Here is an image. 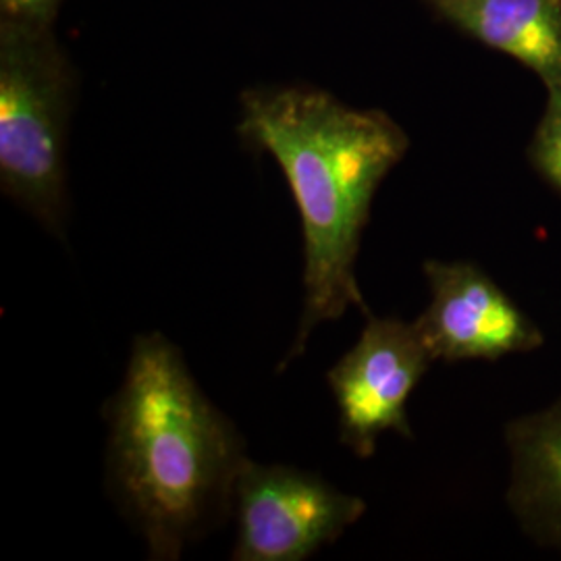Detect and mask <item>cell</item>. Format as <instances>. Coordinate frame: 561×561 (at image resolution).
Here are the masks:
<instances>
[{"label": "cell", "instance_id": "cell-8", "mask_svg": "<svg viewBox=\"0 0 561 561\" xmlns=\"http://www.w3.org/2000/svg\"><path fill=\"white\" fill-rule=\"evenodd\" d=\"M470 38L518 60L545 88L561 83L560 0H424Z\"/></svg>", "mask_w": 561, "mask_h": 561}, {"label": "cell", "instance_id": "cell-6", "mask_svg": "<svg viewBox=\"0 0 561 561\" xmlns=\"http://www.w3.org/2000/svg\"><path fill=\"white\" fill-rule=\"evenodd\" d=\"M431 304L414 321L433 360L495 362L530 354L545 333L497 280L468 261H426Z\"/></svg>", "mask_w": 561, "mask_h": 561}, {"label": "cell", "instance_id": "cell-5", "mask_svg": "<svg viewBox=\"0 0 561 561\" xmlns=\"http://www.w3.org/2000/svg\"><path fill=\"white\" fill-rule=\"evenodd\" d=\"M433 362L414 322L368 317L360 340L327 373L340 412V442L354 456H375L389 431L414 437L405 408Z\"/></svg>", "mask_w": 561, "mask_h": 561}, {"label": "cell", "instance_id": "cell-9", "mask_svg": "<svg viewBox=\"0 0 561 561\" xmlns=\"http://www.w3.org/2000/svg\"><path fill=\"white\" fill-rule=\"evenodd\" d=\"M528 159L542 180L561 192V83L547 88V104L528 146Z\"/></svg>", "mask_w": 561, "mask_h": 561}, {"label": "cell", "instance_id": "cell-1", "mask_svg": "<svg viewBox=\"0 0 561 561\" xmlns=\"http://www.w3.org/2000/svg\"><path fill=\"white\" fill-rule=\"evenodd\" d=\"M240 134L277 161L300 210L304 310L283 370L304 354L317 324L337 321L352 306L370 317L356 279L362 233L410 138L382 111L354 108L304 85L243 92Z\"/></svg>", "mask_w": 561, "mask_h": 561}, {"label": "cell", "instance_id": "cell-10", "mask_svg": "<svg viewBox=\"0 0 561 561\" xmlns=\"http://www.w3.org/2000/svg\"><path fill=\"white\" fill-rule=\"evenodd\" d=\"M62 0H0V23L50 32Z\"/></svg>", "mask_w": 561, "mask_h": 561}, {"label": "cell", "instance_id": "cell-4", "mask_svg": "<svg viewBox=\"0 0 561 561\" xmlns=\"http://www.w3.org/2000/svg\"><path fill=\"white\" fill-rule=\"evenodd\" d=\"M233 512L238 542L231 560L304 561L360 520L366 502L314 472L248 458L236 482Z\"/></svg>", "mask_w": 561, "mask_h": 561}, {"label": "cell", "instance_id": "cell-11", "mask_svg": "<svg viewBox=\"0 0 561 561\" xmlns=\"http://www.w3.org/2000/svg\"><path fill=\"white\" fill-rule=\"evenodd\" d=\"M560 4H561V0H560Z\"/></svg>", "mask_w": 561, "mask_h": 561}, {"label": "cell", "instance_id": "cell-7", "mask_svg": "<svg viewBox=\"0 0 561 561\" xmlns=\"http://www.w3.org/2000/svg\"><path fill=\"white\" fill-rule=\"evenodd\" d=\"M505 445L507 510L530 541L561 553V396L507 422Z\"/></svg>", "mask_w": 561, "mask_h": 561}, {"label": "cell", "instance_id": "cell-3", "mask_svg": "<svg viewBox=\"0 0 561 561\" xmlns=\"http://www.w3.org/2000/svg\"><path fill=\"white\" fill-rule=\"evenodd\" d=\"M73 71L50 32L0 23V187L62 238Z\"/></svg>", "mask_w": 561, "mask_h": 561}, {"label": "cell", "instance_id": "cell-2", "mask_svg": "<svg viewBox=\"0 0 561 561\" xmlns=\"http://www.w3.org/2000/svg\"><path fill=\"white\" fill-rule=\"evenodd\" d=\"M104 416L111 493L152 560H178L187 542L231 516L248 460L243 439L164 335L136 337Z\"/></svg>", "mask_w": 561, "mask_h": 561}]
</instances>
